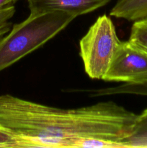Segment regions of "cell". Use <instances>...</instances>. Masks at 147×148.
Returning a JSON list of instances; mask_svg holds the SVG:
<instances>
[{"instance_id": "1", "label": "cell", "mask_w": 147, "mask_h": 148, "mask_svg": "<svg viewBox=\"0 0 147 148\" xmlns=\"http://www.w3.org/2000/svg\"><path fill=\"white\" fill-rule=\"evenodd\" d=\"M136 116L113 101L64 109L0 95V127L20 148H121Z\"/></svg>"}, {"instance_id": "2", "label": "cell", "mask_w": 147, "mask_h": 148, "mask_svg": "<svg viewBox=\"0 0 147 148\" xmlns=\"http://www.w3.org/2000/svg\"><path fill=\"white\" fill-rule=\"evenodd\" d=\"M76 16L66 12L30 15L0 38V72L37 50L66 28Z\"/></svg>"}, {"instance_id": "3", "label": "cell", "mask_w": 147, "mask_h": 148, "mask_svg": "<svg viewBox=\"0 0 147 148\" xmlns=\"http://www.w3.org/2000/svg\"><path fill=\"white\" fill-rule=\"evenodd\" d=\"M121 42L110 17H98L79 41L80 56L89 77L103 79Z\"/></svg>"}, {"instance_id": "4", "label": "cell", "mask_w": 147, "mask_h": 148, "mask_svg": "<svg viewBox=\"0 0 147 148\" xmlns=\"http://www.w3.org/2000/svg\"><path fill=\"white\" fill-rule=\"evenodd\" d=\"M102 80L130 84L147 82V51L131 40L122 41Z\"/></svg>"}, {"instance_id": "5", "label": "cell", "mask_w": 147, "mask_h": 148, "mask_svg": "<svg viewBox=\"0 0 147 148\" xmlns=\"http://www.w3.org/2000/svg\"><path fill=\"white\" fill-rule=\"evenodd\" d=\"M112 0H27L30 14L66 12L76 17L88 14L106 5Z\"/></svg>"}, {"instance_id": "6", "label": "cell", "mask_w": 147, "mask_h": 148, "mask_svg": "<svg viewBox=\"0 0 147 148\" xmlns=\"http://www.w3.org/2000/svg\"><path fill=\"white\" fill-rule=\"evenodd\" d=\"M110 14L133 22L146 18L147 0H118Z\"/></svg>"}, {"instance_id": "7", "label": "cell", "mask_w": 147, "mask_h": 148, "mask_svg": "<svg viewBox=\"0 0 147 148\" xmlns=\"http://www.w3.org/2000/svg\"><path fill=\"white\" fill-rule=\"evenodd\" d=\"M121 148H147V108L137 115L129 134L120 142Z\"/></svg>"}, {"instance_id": "8", "label": "cell", "mask_w": 147, "mask_h": 148, "mask_svg": "<svg viewBox=\"0 0 147 148\" xmlns=\"http://www.w3.org/2000/svg\"><path fill=\"white\" fill-rule=\"evenodd\" d=\"M90 97H101L106 95L131 94L147 96V82L138 84L125 83L115 87L102 88V89L86 90Z\"/></svg>"}, {"instance_id": "9", "label": "cell", "mask_w": 147, "mask_h": 148, "mask_svg": "<svg viewBox=\"0 0 147 148\" xmlns=\"http://www.w3.org/2000/svg\"><path fill=\"white\" fill-rule=\"evenodd\" d=\"M128 40L147 51V17L134 22Z\"/></svg>"}, {"instance_id": "10", "label": "cell", "mask_w": 147, "mask_h": 148, "mask_svg": "<svg viewBox=\"0 0 147 148\" xmlns=\"http://www.w3.org/2000/svg\"><path fill=\"white\" fill-rule=\"evenodd\" d=\"M15 12L14 4L0 9V38L11 30L12 23L10 20L14 16Z\"/></svg>"}, {"instance_id": "11", "label": "cell", "mask_w": 147, "mask_h": 148, "mask_svg": "<svg viewBox=\"0 0 147 148\" xmlns=\"http://www.w3.org/2000/svg\"><path fill=\"white\" fill-rule=\"evenodd\" d=\"M0 147L20 148L17 139L1 127H0Z\"/></svg>"}, {"instance_id": "12", "label": "cell", "mask_w": 147, "mask_h": 148, "mask_svg": "<svg viewBox=\"0 0 147 148\" xmlns=\"http://www.w3.org/2000/svg\"><path fill=\"white\" fill-rule=\"evenodd\" d=\"M18 0H0V9L10 5H13Z\"/></svg>"}]
</instances>
